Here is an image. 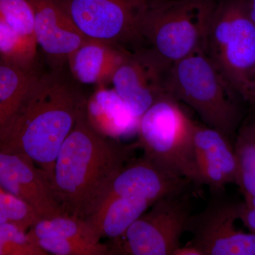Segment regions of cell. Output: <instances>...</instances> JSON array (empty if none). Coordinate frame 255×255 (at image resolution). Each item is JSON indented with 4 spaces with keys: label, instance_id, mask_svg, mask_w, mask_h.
<instances>
[{
    "label": "cell",
    "instance_id": "obj_1",
    "mask_svg": "<svg viewBox=\"0 0 255 255\" xmlns=\"http://www.w3.org/2000/svg\"><path fill=\"white\" fill-rule=\"evenodd\" d=\"M139 148L137 142L123 143L96 131L85 109L58 152L50 180L65 212L82 220L95 214L114 178Z\"/></svg>",
    "mask_w": 255,
    "mask_h": 255
},
{
    "label": "cell",
    "instance_id": "obj_2",
    "mask_svg": "<svg viewBox=\"0 0 255 255\" xmlns=\"http://www.w3.org/2000/svg\"><path fill=\"white\" fill-rule=\"evenodd\" d=\"M86 101L58 74L38 75L1 138L0 151L27 156L50 182L58 152Z\"/></svg>",
    "mask_w": 255,
    "mask_h": 255
},
{
    "label": "cell",
    "instance_id": "obj_3",
    "mask_svg": "<svg viewBox=\"0 0 255 255\" xmlns=\"http://www.w3.org/2000/svg\"><path fill=\"white\" fill-rule=\"evenodd\" d=\"M166 91L195 111L205 125L230 140L241 119L238 96L206 51L193 53L171 65Z\"/></svg>",
    "mask_w": 255,
    "mask_h": 255
},
{
    "label": "cell",
    "instance_id": "obj_4",
    "mask_svg": "<svg viewBox=\"0 0 255 255\" xmlns=\"http://www.w3.org/2000/svg\"><path fill=\"white\" fill-rule=\"evenodd\" d=\"M216 3L212 0H148L140 36L169 65L206 51Z\"/></svg>",
    "mask_w": 255,
    "mask_h": 255
},
{
    "label": "cell",
    "instance_id": "obj_5",
    "mask_svg": "<svg viewBox=\"0 0 255 255\" xmlns=\"http://www.w3.org/2000/svg\"><path fill=\"white\" fill-rule=\"evenodd\" d=\"M195 124L179 102L165 93L140 117L137 142L145 157L200 186L193 150Z\"/></svg>",
    "mask_w": 255,
    "mask_h": 255
},
{
    "label": "cell",
    "instance_id": "obj_6",
    "mask_svg": "<svg viewBox=\"0 0 255 255\" xmlns=\"http://www.w3.org/2000/svg\"><path fill=\"white\" fill-rule=\"evenodd\" d=\"M206 53L233 90L248 102L255 71V25L244 0H221L215 5Z\"/></svg>",
    "mask_w": 255,
    "mask_h": 255
},
{
    "label": "cell",
    "instance_id": "obj_7",
    "mask_svg": "<svg viewBox=\"0 0 255 255\" xmlns=\"http://www.w3.org/2000/svg\"><path fill=\"white\" fill-rule=\"evenodd\" d=\"M191 216L187 192L155 201L110 247L112 255H172Z\"/></svg>",
    "mask_w": 255,
    "mask_h": 255
},
{
    "label": "cell",
    "instance_id": "obj_8",
    "mask_svg": "<svg viewBox=\"0 0 255 255\" xmlns=\"http://www.w3.org/2000/svg\"><path fill=\"white\" fill-rule=\"evenodd\" d=\"M87 38L117 45L141 40L148 0H57Z\"/></svg>",
    "mask_w": 255,
    "mask_h": 255
},
{
    "label": "cell",
    "instance_id": "obj_9",
    "mask_svg": "<svg viewBox=\"0 0 255 255\" xmlns=\"http://www.w3.org/2000/svg\"><path fill=\"white\" fill-rule=\"evenodd\" d=\"M243 204L214 196L205 209L191 216L189 243L203 255H255V235L236 227Z\"/></svg>",
    "mask_w": 255,
    "mask_h": 255
},
{
    "label": "cell",
    "instance_id": "obj_10",
    "mask_svg": "<svg viewBox=\"0 0 255 255\" xmlns=\"http://www.w3.org/2000/svg\"><path fill=\"white\" fill-rule=\"evenodd\" d=\"M171 65L150 48L128 54L112 78L114 90L137 117L166 91Z\"/></svg>",
    "mask_w": 255,
    "mask_h": 255
},
{
    "label": "cell",
    "instance_id": "obj_11",
    "mask_svg": "<svg viewBox=\"0 0 255 255\" xmlns=\"http://www.w3.org/2000/svg\"><path fill=\"white\" fill-rule=\"evenodd\" d=\"M0 188L26 202L41 219L67 214L46 174L27 156L0 151Z\"/></svg>",
    "mask_w": 255,
    "mask_h": 255
},
{
    "label": "cell",
    "instance_id": "obj_12",
    "mask_svg": "<svg viewBox=\"0 0 255 255\" xmlns=\"http://www.w3.org/2000/svg\"><path fill=\"white\" fill-rule=\"evenodd\" d=\"M191 184L185 178L142 155L124 166L106 196L135 198L153 204L159 199L187 192Z\"/></svg>",
    "mask_w": 255,
    "mask_h": 255
},
{
    "label": "cell",
    "instance_id": "obj_13",
    "mask_svg": "<svg viewBox=\"0 0 255 255\" xmlns=\"http://www.w3.org/2000/svg\"><path fill=\"white\" fill-rule=\"evenodd\" d=\"M194 161L201 185L221 191L236 182L237 162L233 144L219 130L196 123L193 135Z\"/></svg>",
    "mask_w": 255,
    "mask_h": 255
},
{
    "label": "cell",
    "instance_id": "obj_14",
    "mask_svg": "<svg viewBox=\"0 0 255 255\" xmlns=\"http://www.w3.org/2000/svg\"><path fill=\"white\" fill-rule=\"evenodd\" d=\"M35 14L37 44L55 65L70 55L88 38L79 31L57 0H29Z\"/></svg>",
    "mask_w": 255,
    "mask_h": 255
},
{
    "label": "cell",
    "instance_id": "obj_15",
    "mask_svg": "<svg viewBox=\"0 0 255 255\" xmlns=\"http://www.w3.org/2000/svg\"><path fill=\"white\" fill-rule=\"evenodd\" d=\"M87 122L105 136L120 140L137 133L140 118L137 117L114 88L107 85H97L86 101Z\"/></svg>",
    "mask_w": 255,
    "mask_h": 255
},
{
    "label": "cell",
    "instance_id": "obj_16",
    "mask_svg": "<svg viewBox=\"0 0 255 255\" xmlns=\"http://www.w3.org/2000/svg\"><path fill=\"white\" fill-rule=\"evenodd\" d=\"M128 52L117 45L88 40L68 59L70 71L78 81L86 85H107Z\"/></svg>",
    "mask_w": 255,
    "mask_h": 255
},
{
    "label": "cell",
    "instance_id": "obj_17",
    "mask_svg": "<svg viewBox=\"0 0 255 255\" xmlns=\"http://www.w3.org/2000/svg\"><path fill=\"white\" fill-rule=\"evenodd\" d=\"M152 204L143 199L121 196H106L102 204L85 221L96 238L117 239L147 211Z\"/></svg>",
    "mask_w": 255,
    "mask_h": 255
},
{
    "label": "cell",
    "instance_id": "obj_18",
    "mask_svg": "<svg viewBox=\"0 0 255 255\" xmlns=\"http://www.w3.org/2000/svg\"><path fill=\"white\" fill-rule=\"evenodd\" d=\"M38 77L31 68L0 62V141Z\"/></svg>",
    "mask_w": 255,
    "mask_h": 255
},
{
    "label": "cell",
    "instance_id": "obj_19",
    "mask_svg": "<svg viewBox=\"0 0 255 255\" xmlns=\"http://www.w3.org/2000/svg\"><path fill=\"white\" fill-rule=\"evenodd\" d=\"M233 147L237 162L236 184L244 201L248 200L255 196V122L242 128Z\"/></svg>",
    "mask_w": 255,
    "mask_h": 255
},
{
    "label": "cell",
    "instance_id": "obj_20",
    "mask_svg": "<svg viewBox=\"0 0 255 255\" xmlns=\"http://www.w3.org/2000/svg\"><path fill=\"white\" fill-rule=\"evenodd\" d=\"M28 243L38 238H83L100 243L85 220L64 214L51 219H41L28 229Z\"/></svg>",
    "mask_w": 255,
    "mask_h": 255
},
{
    "label": "cell",
    "instance_id": "obj_21",
    "mask_svg": "<svg viewBox=\"0 0 255 255\" xmlns=\"http://www.w3.org/2000/svg\"><path fill=\"white\" fill-rule=\"evenodd\" d=\"M0 16L30 48L36 51L35 14L29 0H0Z\"/></svg>",
    "mask_w": 255,
    "mask_h": 255
},
{
    "label": "cell",
    "instance_id": "obj_22",
    "mask_svg": "<svg viewBox=\"0 0 255 255\" xmlns=\"http://www.w3.org/2000/svg\"><path fill=\"white\" fill-rule=\"evenodd\" d=\"M30 244L41 248L48 254L56 255H112L110 247L100 243H92L83 238H38Z\"/></svg>",
    "mask_w": 255,
    "mask_h": 255
},
{
    "label": "cell",
    "instance_id": "obj_23",
    "mask_svg": "<svg viewBox=\"0 0 255 255\" xmlns=\"http://www.w3.org/2000/svg\"><path fill=\"white\" fill-rule=\"evenodd\" d=\"M36 51L21 39L0 16V58L1 61L23 68H31Z\"/></svg>",
    "mask_w": 255,
    "mask_h": 255
},
{
    "label": "cell",
    "instance_id": "obj_24",
    "mask_svg": "<svg viewBox=\"0 0 255 255\" xmlns=\"http://www.w3.org/2000/svg\"><path fill=\"white\" fill-rule=\"evenodd\" d=\"M41 219L26 202L0 188V223H14L27 231Z\"/></svg>",
    "mask_w": 255,
    "mask_h": 255
},
{
    "label": "cell",
    "instance_id": "obj_25",
    "mask_svg": "<svg viewBox=\"0 0 255 255\" xmlns=\"http://www.w3.org/2000/svg\"><path fill=\"white\" fill-rule=\"evenodd\" d=\"M46 252L38 247L26 243L0 242V255H47Z\"/></svg>",
    "mask_w": 255,
    "mask_h": 255
},
{
    "label": "cell",
    "instance_id": "obj_26",
    "mask_svg": "<svg viewBox=\"0 0 255 255\" xmlns=\"http://www.w3.org/2000/svg\"><path fill=\"white\" fill-rule=\"evenodd\" d=\"M172 255H203L202 253L196 247L188 243L185 246H179Z\"/></svg>",
    "mask_w": 255,
    "mask_h": 255
},
{
    "label": "cell",
    "instance_id": "obj_27",
    "mask_svg": "<svg viewBox=\"0 0 255 255\" xmlns=\"http://www.w3.org/2000/svg\"><path fill=\"white\" fill-rule=\"evenodd\" d=\"M248 16L255 25V0H244Z\"/></svg>",
    "mask_w": 255,
    "mask_h": 255
},
{
    "label": "cell",
    "instance_id": "obj_28",
    "mask_svg": "<svg viewBox=\"0 0 255 255\" xmlns=\"http://www.w3.org/2000/svg\"><path fill=\"white\" fill-rule=\"evenodd\" d=\"M248 102L250 103L255 105V83L253 84L251 86V90H250L249 99Z\"/></svg>",
    "mask_w": 255,
    "mask_h": 255
},
{
    "label": "cell",
    "instance_id": "obj_29",
    "mask_svg": "<svg viewBox=\"0 0 255 255\" xmlns=\"http://www.w3.org/2000/svg\"><path fill=\"white\" fill-rule=\"evenodd\" d=\"M255 71L254 73V75H253V79H252L251 88L252 85H253V84H255ZM251 88H250V90H251ZM249 95H250V92H249ZM248 99H249V97H248Z\"/></svg>",
    "mask_w": 255,
    "mask_h": 255
}]
</instances>
